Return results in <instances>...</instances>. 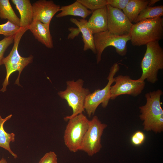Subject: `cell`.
I'll use <instances>...</instances> for the list:
<instances>
[{"instance_id":"7","label":"cell","mask_w":163,"mask_h":163,"mask_svg":"<svg viewBox=\"0 0 163 163\" xmlns=\"http://www.w3.org/2000/svg\"><path fill=\"white\" fill-rule=\"evenodd\" d=\"M120 69L119 64L115 63L111 67L108 76L107 85L101 89H98L93 92L89 94L86 97L84 103V109L89 117L94 115L99 105L101 104L102 107H106L110 99V88L114 82V76Z\"/></svg>"},{"instance_id":"29","label":"cell","mask_w":163,"mask_h":163,"mask_svg":"<svg viewBox=\"0 0 163 163\" xmlns=\"http://www.w3.org/2000/svg\"><path fill=\"white\" fill-rule=\"evenodd\" d=\"M160 1L159 0H150L148 4V6L151 7L152 6L154 5L157 2Z\"/></svg>"},{"instance_id":"20","label":"cell","mask_w":163,"mask_h":163,"mask_svg":"<svg viewBox=\"0 0 163 163\" xmlns=\"http://www.w3.org/2000/svg\"><path fill=\"white\" fill-rule=\"evenodd\" d=\"M0 18L7 19L11 22L20 26V19L15 13L8 0H0Z\"/></svg>"},{"instance_id":"9","label":"cell","mask_w":163,"mask_h":163,"mask_svg":"<svg viewBox=\"0 0 163 163\" xmlns=\"http://www.w3.org/2000/svg\"><path fill=\"white\" fill-rule=\"evenodd\" d=\"M107 125L102 123L98 117L94 116L89 120V126L83 137L80 150L91 156L101 149V138Z\"/></svg>"},{"instance_id":"5","label":"cell","mask_w":163,"mask_h":163,"mask_svg":"<svg viewBox=\"0 0 163 163\" xmlns=\"http://www.w3.org/2000/svg\"><path fill=\"white\" fill-rule=\"evenodd\" d=\"M66 83V90L60 91L58 94L61 98L66 101L72 110L71 115L64 118L65 120H68L85 111V100L90 93L88 89L83 87L84 81L81 79L75 81H68Z\"/></svg>"},{"instance_id":"22","label":"cell","mask_w":163,"mask_h":163,"mask_svg":"<svg viewBox=\"0 0 163 163\" xmlns=\"http://www.w3.org/2000/svg\"><path fill=\"white\" fill-rule=\"evenodd\" d=\"M20 29L19 26L8 20L5 23L0 24V34L10 36L15 35Z\"/></svg>"},{"instance_id":"31","label":"cell","mask_w":163,"mask_h":163,"mask_svg":"<svg viewBox=\"0 0 163 163\" xmlns=\"http://www.w3.org/2000/svg\"><path fill=\"white\" fill-rule=\"evenodd\" d=\"M3 59H2L0 58V66L2 64H3L2 60Z\"/></svg>"},{"instance_id":"18","label":"cell","mask_w":163,"mask_h":163,"mask_svg":"<svg viewBox=\"0 0 163 163\" xmlns=\"http://www.w3.org/2000/svg\"><path fill=\"white\" fill-rule=\"evenodd\" d=\"M12 115L11 114L4 118H2L0 115V147L7 150L14 158H16L18 156L12 151L10 145L11 142L15 141V135L13 133L6 132L4 127L5 123L10 119Z\"/></svg>"},{"instance_id":"17","label":"cell","mask_w":163,"mask_h":163,"mask_svg":"<svg viewBox=\"0 0 163 163\" xmlns=\"http://www.w3.org/2000/svg\"><path fill=\"white\" fill-rule=\"evenodd\" d=\"M59 11L61 12L56 16L57 18L71 15L80 17L85 19L92 13L77 0L71 4L60 7Z\"/></svg>"},{"instance_id":"27","label":"cell","mask_w":163,"mask_h":163,"mask_svg":"<svg viewBox=\"0 0 163 163\" xmlns=\"http://www.w3.org/2000/svg\"><path fill=\"white\" fill-rule=\"evenodd\" d=\"M129 0H106L107 4L121 10H123Z\"/></svg>"},{"instance_id":"6","label":"cell","mask_w":163,"mask_h":163,"mask_svg":"<svg viewBox=\"0 0 163 163\" xmlns=\"http://www.w3.org/2000/svg\"><path fill=\"white\" fill-rule=\"evenodd\" d=\"M63 136L64 142L72 152L80 150L83 137L89 126V120L83 113L69 119Z\"/></svg>"},{"instance_id":"8","label":"cell","mask_w":163,"mask_h":163,"mask_svg":"<svg viewBox=\"0 0 163 163\" xmlns=\"http://www.w3.org/2000/svg\"><path fill=\"white\" fill-rule=\"evenodd\" d=\"M94 40L97 62L98 63L101 59L103 51L108 46L114 47L119 55H125L127 50L126 44L130 40V37L129 34L122 36L115 35L107 30L94 34Z\"/></svg>"},{"instance_id":"11","label":"cell","mask_w":163,"mask_h":163,"mask_svg":"<svg viewBox=\"0 0 163 163\" xmlns=\"http://www.w3.org/2000/svg\"><path fill=\"white\" fill-rule=\"evenodd\" d=\"M108 30L118 36L129 34L133 24L122 10L106 6Z\"/></svg>"},{"instance_id":"16","label":"cell","mask_w":163,"mask_h":163,"mask_svg":"<svg viewBox=\"0 0 163 163\" xmlns=\"http://www.w3.org/2000/svg\"><path fill=\"white\" fill-rule=\"evenodd\" d=\"M16 6L20 16L21 28L28 27L33 21L32 7L29 0H11Z\"/></svg>"},{"instance_id":"12","label":"cell","mask_w":163,"mask_h":163,"mask_svg":"<svg viewBox=\"0 0 163 163\" xmlns=\"http://www.w3.org/2000/svg\"><path fill=\"white\" fill-rule=\"evenodd\" d=\"M32 7L33 21H39L48 24L60 8L53 1L46 0L37 1L32 4Z\"/></svg>"},{"instance_id":"4","label":"cell","mask_w":163,"mask_h":163,"mask_svg":"<svg viewBox=\"0 0 163 163\" xmlns=\"http://www.w3.org/2000/svg\"><path fill=\"white\" fill-rule=\"evenodd\" d=\"M28 30V27L21 28L15 35L14 44L11 50L8 55L4 57L2 60L3 64L5 66L6 76L2 84V87L0 91L3 92L7 90V87L9 84V79L10 75L13 72L18 71V76L15 84L21 86L19 83L20 75L24 69L33 61V57L31 55L27 57H22L19 54L18 48L21 39L24 33Z\"/></svg>"},{"instance_id":"25","label":"cell","mask_w":163,"mask_h":163,"mask_svg":"<svg viewBox=\"0 0 163 163\" xmlns=\"http://www.w3.org/2000/svg\"><path fill=\"white\" fill-rule=\"evenodd\" d=\"M145 139V134L142 132L138 131L135 132L132 136L131 141L135 146H139L142 144Z\"/></svg>"},{"instance_id":"13","label":"cell","mask_w":163,"mask_h":163,"mask_svg":"<svg viewBox=\"0 0 163 163\" xmlns=\"http://www.w3.org/2000/svg\"><path fill=\"white\" fill-rule=\"evenodd\" d=\"M50 26V24L39 21H32L28 28L39 42L46 47L51 49L53 47V44Z\"/></svg>"},{"instance_id":"15","label":"cell","mask_w":163,"mask_h":163,"mask_svg":"<svg viewBox=\"0 0 163 163\" xmlns=\"http://www.w3.org/2000/svg\"><path fill=\"white\" fill-rule=\"evenodd\" d=\"M71 22L75 24L79 29L82 34V40L84 43L83 50L84 51L90 50L94 53L96 54L94 46V34L87 24V21L85 19H77L71 18Z\"/></svg>"},{"instance_id":"26","label":"cell","mask_w":163,"mask_h":163,"mask_svg":"<svg viewBox=\"0 0 163 163\" xmlns=\"http://www.w3.org/2000/svg\"><path fill=\"white\" fill-rule=\"evenodd\" d=\"M38 163H58L57 156L55 152H49L44 154Z\"/></svg>"},{"instance_id":"1","label":"cell","mask_w":163,"mask_h":163,"mask_svg":"<svg viewBox=\"0 0 163 163\" xmlns=\"http://www.w3.org/2000/svg\"><path fill=\"white\" fill-rule=\"evenodd\" d=\"M163 92L160 89L146 93V103L139 107L140 119L143 122L144 130L160 133L163 131V110L161 97Z\"/></svg>"},{"instance_id":"3","label":"cell","mask_w":163,"mask_h":163,"mask_svg":"<svg viewBox=\"0 0 163 163\" xmlns=\"http://www.w3.org/2000/svg\"><path fill=\"white\" fill-rule=\"evenodd\" d=\"M146 46L141 63L142 74L138 79L142 82L146 80L154 84L158 81V71L163 69V50L158 41L150 42Z\"/></svg>"},{"instance_id":"23","label":"cell","mask_w":163,"mask_h":163,"mask_svg":"<svg viewBox=\"0 0 163 163\" xmlns=\"http://www.w3.org/2000/svg\"><path fill=\"white\" fill-rule=\"evenodd\" d=\"M88 9L92 12L106 7V0H77Z\"/></svg>"},{"instance_id":"24","label":"cell","mask_w":163,"mask_h":163,"mask_svg":"<svg viewBox=\"0 0 163 163\" xmlns=\"http://www.w3.org/2000/svg\"><path fill=\"white\" fill-rule=\"evenodd\" d=\"M15 35L6 37L0 41V58H4V53L8 47L14 42Z\"/></svg>"},{"instance_id":"2","label":"cell","mask_w":163,"mask_h":163,"mask_svg":"<svg viewBox=\"0 0 163 163\" xmlns=\"http://www.w3.org/2000/svg\"><path fill=\"white\" fill-rule=\"evenodd\" d=\"M129 35L133 46H139L159 41L163 36V19L159 17L146 19L133 24Z\"/></svg>"},{"instance_id":"19","label":"cell","mask_w":163,"mask_h":163,"mask_svg":"<svg viewBox=\"0 0 163 163\" xmlns=\"http://www.w3.org/2000/svg\"><path fill=\"white\" fill-rule=\"evenodd\" d=\"M150 0H129L123 11L131 22H133L140 13L147 7Z\"/></svg>"},{"instance_id":"10","label":"cell","mask_w":163,"mask_h":163,"mask_svg":"<svg viewBox=\"0 0 163 163\" xmlns=\"http://www.w3.org/2000/svg\"><path fill=\"white\" fill-rule=\"evenodd\" d=\"M114 78L115 84L111 86L110 88V99L111 100L124 94L137 96L141 94L145 86V81L133 79L128 75H120Z\"/></svg>"},{"instance_id":"28","label":"cell","mask_w":163,"mask_h":163,"mask_svg":"<svg viewBox=\"0 0 163 163\" xmlns=\"http://www.w3.org/2000/svg\"><path fill=\"white\" fill-rule=\"evenodd\" d=\"M69 30L70 32L68 36V39H73L75 37L78 36L80 33L79 29L77 28L71 27L69 28Z\"/></svg>"},{"instance_id":"21","label":"cell","mask_w":163,"mask_h":163,"mask_svg":"<svg viewBox=\"0 0 163 163\" xmlns=\"http://www.w3.org/2000/svg\"><path fill=\"white\" fill-rule=\"evenodd\" d=\"M163 15V5L148 6L140 13L133 22L136 23L145 19L161 17Z\"/></svg>"},{"instance_id":"30","label":"cell","mask_w":163,"mask_h":163,"mask_svg":"<svg viewBox=\"0 0 163 163\" xmlns=\"http://www.w3.org/2000/svg\"><path fill=\"white\" fill-rule=\"evenodd\" d=\"M0 163H7L6 160L3 158H2L0 160Z\"/></svg>"},{"instance_id":"14","label":"cell","mask_w":163,"mask_h":163,"mask_svg":"<svg viewBox=\"0 0 163 163\" xmlns=\"http://www.w3.org/2000/svg\"><path fill=\"white\" fill-rule=\"evenodd\" d=\"M87 24L93 34L107 30L106 6L93 11L91 16L87 21Z\"/></svg>"}]
</instances>
